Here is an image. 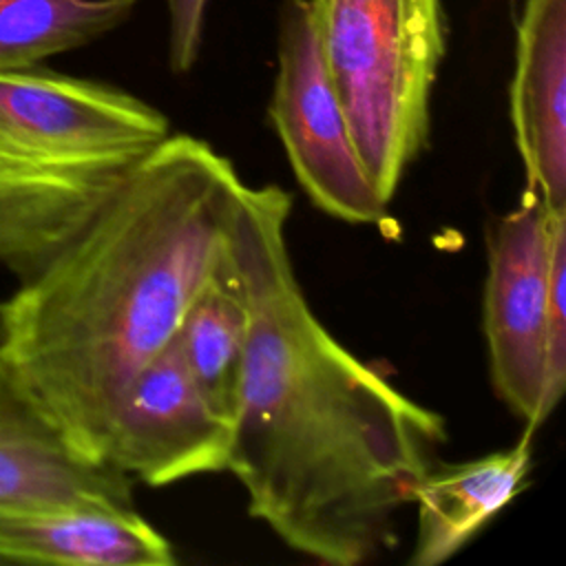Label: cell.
Instances as JSON below:
<instances>
[{
  "label": "cell",
  "instance_id": "obj_3",
  "mask_svg": "<svg viewBox=\"0 0 566 566\" xmlns=\"http://www.w3.org/2000/svg\"><path fill=\"white\" fill-rule=\"evenodd\" d=\"M170 124L111 84L42 66L0 69V268L40 274Z\"/></svg>",
  "mask_w": 566,
  "mask_h": 566
},
{
  "label": "cell",
  "instance_id": "obj_2",
  "mask_svg": "<svg viewBox=\"0 0 566 566\" xmlns=\"http://www.w3.org/2000/svg\"><path fill=\"white\" fill-rule=\"evenodd\" d=\"M241 188L234 164L208 142L168 135L4 301L0 347L82 455L104 462L124 389L228 259Z\"/></svg>",
  "mask_w": 566,
  "mask_h": 566
},
{
  "label": "cell",
  "instance_id": "obj_12",
  "mask_svg": "<svg viewBox=\"0 0 566 566\" xmlns=\"http://www.w3.org/2000/svg\"><path fill=\"white\" fill-rule=\"evenodd\" d=\"M175 336L197 387L232 422L248 336V307L230 252L186 310Z\"/></svg>",
  "mask_w": 566,
  "mask_h": 566
},
{
  "label": "cell",
  "instance_id": "obj_1",
  "mask_svg": "<svg viewBox=\"0 0 566 566\" xmlns=\"http://www.w3.org/2000/svg\"><path fill=\"white\" fill-rule=\"evenodd\" d=\"M292 199L243 184L230 254L248 336L228 467L248 513L290 548L360 566L436 464L444 420L358 360L312 312L287 250Z\"/></svg>",
  "mask_w": 566,
  "mask_h": 566
},
{
  "label": "cell",
  "instance_id": "obj_15",
  "mask_svg": "<svg viewBox=\"0 0 566 566\" xmlns=\"http://www.w3.org/2000/svg\"><path fill=\"white\" fill-rule=\"evenodd\" d=\"M168 4V60L175 73H186L199 55L208 0H166Z\"/></svg>",
  "mask_w": 566,
  "mask_h": 566
},
{
  "label": "cell",
  "instance_id": "obj_10",
  "mask_svg": "<svg viewBox=\"0 0 566 566\" xmlns=\"http://www.w3.org/2000/svg\"><path fill=\"white\" fill-rule=\"evenodd\" d=\"M0 564L172 566L175 553L135 506H0Z\"/></svg>",
  "mask_w": 566,
  "mask_h": 566
},
{
  "label": "cell",
  "instance_id": "obj_9",
  "mask_svg": "<svg viewBox=\"0 0 566 566\" xmlns=\"http://www.w3.org/2000/svg\"><path fill=\"white\" fill-rule=\"evenodd\" d=\"M511 124L528 190L566 212V0H524Z\"/></svg>",
  "mask_w": 566,
  "mask_h": 566
},
{
  "label": "cell",
  "instance_id": "obj_8",
  "mask_svg": "<svg viewBox=\"0 0 566 566\" xmlns=\"http://www.w3.org/2000/svg\"><path fill=\"white\" fill-rule=\"evenodd\" d=\"M133 506V480L82 455L0 347V506Z\"/></svg>",
  "mask_w": 566,
  "mask_h": 566
},
{
  "label": "cell",
  "instance_id": "obj_14",
  "mask_svg": "<svg viewBox=\"0 0 566 566\" xmlns=\"http://www.w3.org/2000/svg\"><path fill=\"white\" fill-rule=\"evenodd\" d=\"M551 219V272L546 307V352L542 422L555 411L566 387V212H548Z\"/></svg>",
  "mask_w": 566,
  "mask_h": 566
},
{
  "label": "cell",
  "instance_id": "obj_4",
  "mask_svg": "<svg viewBox=\"0 0 566 566\" xmlns=\"http://www.w3.org/2000/svg\"><path fill=\"white\" fill-rule=\"evenodd\" d=\"M329 77L356 150L391 201L429 139L447 51L442 0H312Z\"/></svg>",
  "mask_w": 566,
  "mask_h": 566
},
{
  "label": "cell",
  "instance_id": "obj_6",
  "mask_svg": "<svg viewBox=\"0 0 566 566\" xmlns=\"http://www.w3.org/2000/svg\"><path fill=\"white\" fill-rule=\"evenodd\" d=\"M548 272V210L526 190L489 234L482 327L493 387L528 431L542 424Z\"/></svg>",
  "mask_w": 566,
  "mask_h": 566
},
{
  "label": "cell",
  "instance_id": "obj_7",
  "mask_svg": "<svg viewBox=\"0 0 566 566\" xmlns=\"http://www.w3.org/2000/svg\"><path fill=\"white\" fill-rule=\"evenodd\" d=\"M232 422L197 387L177 336L124 389L104 462L148 486L226 471Z\"/></svg>",
  "mask_w": 566,
  "mask_h": 566
},
{
  "label": "cell",
  "instance_id": "obj_13",
  "mask_svg": "<svg viewBox=\"0 0 566 566\" xmlns=\"http://www.w3.org/2000/svg\"><path fill=\"white\" fill-rule=\"evenodd\" d=\"M137 0H0V69H27L128 20Z\"/></svg>",
  "mask_w": 566,
  "mask_h": 566
},
{
  "label": "cell",
  "instance_id": "obj_5",
  "mask_svg": "<svg viewBox=\"0 0 566 566\" xmlns=\"http://www.w3.org/2000/svg\"><path fill=\"white\" fill-rule=\"evenodd\" d=\"M270 122L310 201L347 223H376L385 201L367 172L323 55L314 2L285 0Z\"/></svg>",
  "mask_w": 566,
  "mask_h": 566
},
{
  "label": "cell",
  "instance_id": "obj_11",
  "mask_svg": "<svg viewBox=\"0 0 566 566\" xmlns=\"http://www.w3.org/2000/svg\"><path fill=\"white\" fill-rule=\"evenodd\" d=\"M533 431L502 451L460 462L433 464L416 484V544L411 566H438L453 557L528 482Z\"/></svg>",
  "mask_w": 566,
  "mask_h": 566
}]
</instances>
